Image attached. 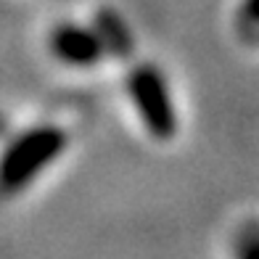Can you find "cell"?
Returning a JSON list of instances; mask_svg holds the SVG:
<instances>
[{"label":"cell","instance_id":"6da1fadb","mask_svg":"<svg viewBox=\"0 0 259 259\" xmlns=\"http://www.w3.org/2000/svg\"><path fill=\"white\" fill-rule=\"evenodd\" d=\"M66 143V133L56 124H37L16 135L0 154V191L16 193L27 188L45 167H51L61 156Z\"/></svg>","mask_w":259,"mask_h":259},{"label":"cell","instance_id":"52a82bcc","mask_svg":"<svg viewBox=\"0 0 259 259\" xmlns=\"http://www.w3.org/2000/svg\"><path fill=\"white\" fill-rule=\"evenodd\" d=\"M6 133V119H0V135Z\"/></svg>","mask_w":259,"mask_h":259},{"label":"cell","instance_id":"277c9868","mask_svg":"<svg viewBox=\"0 0 259 259\" xmlns=\"http://www.w3.org/2000/svg\"><path fill=\"white\" fill-rule=\"evenodd\" d=\"M93 32L101 42V48L106 56L116 58V61H127L135 53V37L133 29L127 27V21L122 19V14L111 6H103L96 11L93 16Z\"/></svg>","mask_w":259,"mask_h":259},{"label":"cell","instance_id":"7a4b0ae2","mask_svg":"<svg viewBox=\"0 0 259 259\" xmlns=\"http://www.w3.org/2000/svg\"><path fill=\"white\" fill-rule=\"evenodd\" d=\"M127 96L133 101L140 122L156 140H169L178 133V111L169 96V85L156 64H135L124 79Z\"/></svg>","mask_w":259,"mask_h":259},{"label":"cell","instance_id":"8992f818","mask_svg":"<svg viewBox=\"0 0 259 259\" xmlns=\"http://www.w3.org/2000/svg\"><path fill=\"white\" fill-rule=\"evenodd\" d=\"M233 254L241 259H259V220H249L235 230Z\"/></svg>","mask_w":259,"mask_h":259},{"label":"cell","instance_id":"3957f363","mask_svg":"<svg viewBox=\"0 0 259 259\" xmlns=\"http://www.w3.org/2000/svg\"><path fill=\"white\" fill-rule=\"evenodd\" d=\"M51 51L58 61H64L69 66H96L101 58L106 56L101 42L96 37L93 27L74 24V21H64L51 32Z\"/></svg>","mask_w":259,"mask_h":259},{"label":"cell","instance_id":"5b68a950","mask_svg":"<svg viewBox=\"0 0 259 259\" xmlns=\"http://www.w3.org/2000/svg\"><path fill=\"white\" fill-rule=\"evenodd\" d=\"M235 32L243 42L259 48V0H241L235 14Z\"/></svg>","mask_w":259,"mask_h":259}]
</instances>
